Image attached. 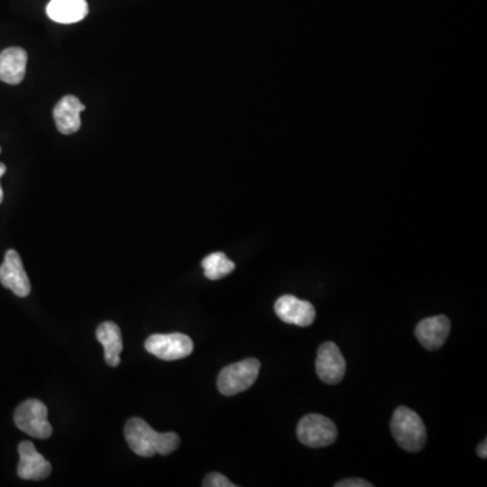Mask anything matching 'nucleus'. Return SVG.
<instances>
[{"instance_id": "dca6fc26", "label": "nucleus", "mask_w": 487, "mask_h": 487, "mask_svg": "<svg viewBox=\"0 0 487 487\" xmlns=\"http://www.w3.org/2000/svg\"><path fill=\"white\" fill-rule=\"evenodd\" d=\"M205 276L210 280H219L234 271L235 264L232 260L227 259L224 252H214L202 260Z\"/></svg>"}, {"instance_id": "1a4fd4ad", "label": "nucleus", "mask_w": 487, "mask_h": 487, "mask_svg": "<svg viewBox=\"0 0 487 487\" xmlns=\"http://www.w3.org/2000/svg\"><path fill=\"white\" fill-rule=\"evenodd\" d=\"M19 478L24 481H42L51 473V465L40 452L35 449L32 441H22L18 446Z\"/></svg>"}, {"instance_id": "412c9836", "label": "nucleus", "mask_w": 487, "mask_h": 487, "mask_svg": "<svg viewBox=\"0 0 487 487\" xmlns=\"http://www.w3.org/2000/svg\"><path fill=\"white\" fill-rule=\"evenodd\" d=\"M0 152H2V148H0Z\"/></svg>"}, {"instance_id": "4468645a", "label": "nucleus", "mask_w": 487, "mask_h": 487, "mask_svg": "<svg viewBox=\"0 0 487 487\" xmlns=\"http://www.w3.org/2000/svg\"><path fill=\"white\" fill-rule=\"evenodd\" d=\"M96 338L103 348H105V360L110 367H118L121 363L122 349H124V341H122V333L115 322L106 321L97 326Z\"/></svg>"}, {"instance_id": "423d86ee", "label": "nucleus", "mask_w": 487, "mask_h": 487, "mask_svg": "<svg viewBox=\"0 0 487 487\" xmlns=\"http://www.w3.org/2000/svg\"><path fill=\"white\" fill-rule=\"evenodd\" d=\"M145 349L159 359L173 362V360L189 356L194 349V343L183 333L152 335L151 337L146 338Z\"/></svg>"}, {"instance_id": "f257e3e1", "label": "nucleus", "mask_w": 487, "mask_h": 487, "mask_svg": "<svg viewBox=\"0 0 487 487\" xmlns=\"http://www.w3.org/2000/svg\"><path fill=\"white\" fill-rule=\"evenodd\" d=\"M124 438L130 449L138 456L152 457L156 454L167 455L176 451L180 437L178 433H159L142 418L133 417L124 425Z\"/></svg>"}, {"instance_id": "6ab92c4d", "label": "nucleus", "mask_w": 487, "mask_h": 487, "mask_svg": "<svg viewBox=\"0 0 487 487\" xmlns=\"http://www.w3.org/2000/svg\"><path fill=\"white\" fill-rule=\"evenodd\" d=\"M478 456L482 459H486L487 457V440L482 441L478 446Z\"/></svg>"}, {"instance_id": "7ed1b4c3", "label": "nucleus", "mask_w": 487, "mask_h": 487, "mask_svg": "<svg viewBox=\"0 0 487 487\" xmlns=\"http://www.w3.org/2000/svg\"><path fill=\"white\" fill-rule=\"evenodd\" d=\"M260 367L262 364L259 360L253 357L226 365L216 379L218 391L226 397L245 391L256 381Z\"/></svg>"}, {"instance_id": "2eb2a0df", "label": "nucleus", "mask_w": 487, "mask_h": 487, "mask_svg": "<svg viewBox=\"0 0 487 487\" xmlns=\"http://www.w3.org/2000/svg\"><path fill=\"white\" fill-rule=\"evenodd\" d=\"M46 14L57 23H76L86 18L88 5L86 0H51Z\"/></svg>"}, {"instance_id": "0eeeda50", "label": "nucleus", "mask_w": 487, "mask_h": 487, "mask_svg": "<svg viewBox=\"0 0 487 487\" xmlns=\"http://www.w3.org/2000/svg\"><path fill=\"white\" fill-rule=\"evenodd\" d=\"M346 363L340 348L332 341L322 344L317 354V376L326 384H337L345 375Z\"/></svg>"}, {"instance_id": "f8f14e48", "label": "nucleus", "mask_w": 487, "mask_h": 487, "mask_svg": "<svg viewBox=\"0 0 487 487\" xmlns=\"http://www.w3.org/2000/svg\"><path fill=\"white\" fill-rule=\"evenodd\" d=\"M84 110L86 106L73 95L62 97L53 110L54 122L59 132L61 134H73L78 132L81 126L80 114Z\"/></svg>"}, {"instance_id": "f3484780", "label": "nucleus", "mask_w": 487, "mask_h": 487, "mask_svg": "<svg viewBox=\"0 0 487 487\" xmlns=\"http://www.w3.org/2000/svg\"><path fill=\"white\" fill-rule=\"evenodd\" d=\"M202 484L205 487H235L233 482H230L226 476L219 473H208Z\"/></svg>"}, {"instance_id": "6e6552de", "label": "nucleus", "mask_w": 487, "mask_h": 487, "mask_svg": "<svg viewBox=\"0 0 487 487\" xmlns=\"http://www.w3.org/2000/svg\"><path fill=\"white\" fill-rule=\"evenodd\" d=\"M0 283L11 289L16 297L24 298L32 291L29 276L18 252L10 249L5 252V262L0 265Z\"/></svg>"}, {"instance_id": "ddd939ff", "label": "nucleus", "mask_w": 487, "mask_h": 487, "mask_svg": "<svg viewBox=\"0 0 487 487\" xmlns=\"http://www.w3.org/2000/svg\"><path fill=\"white\" fill-rule=\"evenodd\" d=\"M27 53L24 49L13 48L5 49L0 53V80L7 84L21 83L26 75Z\"/></svg>"}, {"instance_id": "9d476101", "label": "nucleus", "mask_w": 487, "mask_h": 487, "mask_svg": "<svg viewBox=\"0 0 487 487\" xmlns=\"http://www.w3.org/2000/svg\"><path fill=\"white\" fill-rule=\"evenodd\" d=\"M275 313L286 324L310 326L316 319V308L308 300L298 299L294 295H283L275 302Z\"/></svg>"}, {"instance_id": "39448f33", "label": "nucleus", "mask_w": 487, "mask_h": 487, "mask_svg": "<svg viewBox=\"0 0 487 487\" xmlns=\"http://www.w3.org/2000/svg\"><path fill=\"white\" fill-rule=\"evenodd\" d=\"M297 436L300 443L306 446L324 448L335 443L337 438V427L327 417L321 414H308L298 424Z\"/></svg>"}, {"instance_id": "f03ea898", "label": "nucleus", "mask_w": 487, "mask_h": 487, "mask_svg": "<svg viewBox=\"0 0 487 487\" xmlns=\"http://www.w3.org/2000/svg\"><path fill=\"white\" fill-rule=\"evenodd\" d=\"M390 427L400 448L409 452H419L424 448L427 443V427L416 411L400 406L394 411Z\"/></svg>"}, {"instance_id": "20e7f679", "label": "nucleus", "mask_w": 487, "mask_h": 487, "mask_svg": "<svg viewBox=\"0 0 487 487\" xmlns=\"http://www.w3.org/2000/svg\"><path fill=\"white\" fill-rule=\"evenodd\" d=\"M16 427L34 438L45 440L53 433L48 421V408L40 400H27L16 408L14 413Z\"/></svg>"}, {"instance_id": "a211bd4d", "label": "nucleus", "mask_w": 487, "mask_h": 487, "mask_svg": "<svg viewBox=\"0 0 487 487\" xmlns=\"http://www.w3.org/2000/svg\"><path fill=\"white\" fill-rule=\"evenodd\" d=\"M335 487H372V483L364 481V479L352 478L343 479V481L337 482L335 484Z\"/></svg>"}, {"instance_id": "9b49d317", "label": "nucleus", "mask_w": 487, "mask_h": 487, "mask_svg": "<svg viewBox=\"0 0 487 487\" xmlns=\"http://www.w3.org/2000/svg\"><path fill=\"white\" fill-rule=\"evenodd\" d=\"M451 332V322L446 316L429 317L416 326L417 340L427 351L441 348Z\"/></svg>"}, {"instance_id": "aec40b11", "label": "nucleus", "mask_w": 487, "mask_h": 487, "mask_svg": "<svg viewBox=\"0 0 487 487\" xmlns=\"http://www.w3.org/2000/svg\"><path fill=\"white\" fill-rule=\"evenodd\" d=\"M5 173V165L3 164V162H0V178H2L3 175ZM3 202V189L2 186H0V203Z\"/></svg>"}]
</instances>
